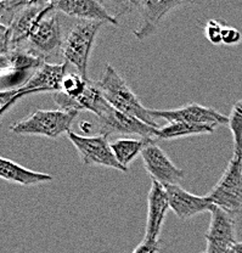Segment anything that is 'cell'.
Instances as JSON below:
<instances>
[{
	"label": "cell",
	"instance_id": "cell-1",
	"mask_svg": "<svg viewBox=\"0 0 242 253\" xmlns=\"http://www.w3.org/2000/svg\"><path fill=\"white\" fill-rule=\"evenodd\" d=\"M99 84L105 97L113 109L125 115L133 116L154 128H161L150 115L149 109L144 107L139 97L133 93L129 85L125 83L122 76L113 68L112 65L106 66Z\"/></svg>",
	"mask_w": 242,
	"mask_h": 253
},
{
	"label": "cell",
	"instance_id": "cell-2",
	"mask_svg": "<svg viewBox=\"0 0 242 253\" xmlns=\"http://www.w3.org/2000/svg\"><path fill=\"white\" fill-rule=\"evenodd\" d=\"M67 75V62L48 63L45 62L31 76L30 79L25 82L18 88L11 90H2L0 94L1 109L0 115L4 116L5 112L18 101L21 97L36 93H57L61 91L62 82Z\"/></svg>",
	"mask_w": 242,
	"mask_h": 253
},
{
	"label": "cell",
	"instance_id": "cell-3",
	"mask_svg": "<svg viewBox=\"0 0 242 253\" xmlns=\"http://www.w3.org/2000/svg\"><path fill=\"white\" fill-rule=\"evenodd\" d=\"M104 25V22L78 20L64 39L61 51L65 62L75 66L78 75L85 79H89L88 65L95 38Z\"/></svg>",
	"mask_w": 242,
	"mask_h": 253
},
{
	"label": "cell",
	"instance_id": "cell-4",
	"mask_svg": "<svg viewBox=\"0 0 242 253\" xmlns=\"http://www.w3.org/2000/svg\"><path fill=\"white\" fill-rule=\"evenodd\" d=\"M77 115V111L37 110L32 115L10 126V131L17 135H38L56 139L71 130Z\"/></svg>",
	"mask_w": 242,
	"mask_h": 253
},
{
	"label": "cell",
	"instance_id": "cell-5",
	"mask_svg": "<svg viewBox=\"0 0 242 253\" xmlns=\"http://www.w3.org/2000/svg\"><path fill=\"white\" fill-rule=\"evenodd\" d=\"M213 205L230 215L242 212V156H234L226 166L222 178L207 194Z\"/></svg>",
	"mask_w": 242,
	"mask_h": 253
},
{
	"label": "cell",
	"instance_id": "cell-6",
	"mask_svg": "<svg viewBox=\"0 0 242 253\" xmlns=\"http://www.w3.org/2000/svg\"><path fill=\"white\" fill-rule=\"evenodd\" d=\"M57 12L59 11L55 10L54 1H50L44 14L37 22L26 45L21 47H25L43 59L55 55L57 50L62 49L65 38L62 37L61 23L57 17Z\"/></svg>",
	"mask_w": 242,
	"mask_h": 253
},
{
	"label": "cell",
	"instance_id": "cell-7",
	"mask_svg": "<svg viewBox=\"0 0 242 253\" xmlns=\"http://www.w3.org/2000/svg\"><path fill=\"white\" fill-rule=\"evenodd\" d=\"M67 136L75 145L81 162L85 166H101V167L113 168L121 172H128V169H125L116 158L111 144L107 140V136L102 134L91 136L80 135L72 130L68 131Z\"/></svg>",
	"mask_w": 242,
	"mask_h": 253
},
{
	"label": "cell",
	"instance_id": "cell-8",
	"mask_svg": "<svg viewBox=\"0 0 242 253\" xmlns=\"http://www.w3.org/2000/svg\"><path fill=\"white\" fill-rule=\"evenodd\" d=\"M193 4L191 1H179V0H139L133 1L134 7L139 10L141 16V23L133 31L134 37L139 41L154 36L159 30L163 18L173 10L180 6Z\"/></svg>",
	"mask_w": 242,
	"mask_h": 253
},
{
	"label": "cell",
	"instance_id": "cell-9",
	"mask_svg": "<svg viewBox=\"0 0 242 253\" xmlns=\"http://www.w3.org/2000/svg\"><path fill=\"white\" fill-rule=\"evenodd\" d=\"M152 118H164L168 123L185 122L191 125H204L218 126L229 125V116L222 115L210 107L199 104H189L174 110H150Z\"/></svg>",
	"mask_w": 242,
	"mask_h": 253
},
{
	"label": "cell",
	"instance_id": "cell-10",
	"mask_svg": "<svg viewBox=\"0 0 242 253\" xmlns=\"http://www.w3.org/2000/svg\"><path fill=\"white\" fill-rule=\"evenodd\" d=\"M141 157L144 167L152 180L162 184L164 188L169 185H179V183L185 178V172L177 167L161 147L155 144V141L147 145Z\"/></svg>",
	"mask_w": 242,
	"mask_h": 253
},
{
	"label": "cell",
	"instance_id": "cell-11",
	"mask_svg": "<svg viewBox=\"0 0 242 253\" xmlns=\"http://www.w3.org/2000/svg\"><path fill=\"white\" fill-rule=\"evenodd\" d=\"M52 97H54V101L56 102L60 110L77 111V112H80V111H90L99 118H104L113 109L106 100V97H105L104 93H102L99 82L89 81L85 91L76 100L70 99L62 91L54 93Z\"/></svg>",
	"mask_w": 242,
	"mask_h": 253
},
{
	"label": "cell",
	"instance_id": "cell-12",
	"mask_svg": "<svg viewBox=\"0 0 242 253\" xmlns=\"http://www.w3.org/2000/svg\"><path fill=\"white\" fill-rule=\"evenodd\" d=\"M210 224L204 235L207 253H226L236 244V228L233 215L214 206L210 212Z\"/></svg>",
	"mask_w": 242,
	"mask_h": 253
},
{
	"label": "cell",
	"instance_id": "cell-13",
	"mask_svg": "<svg viewBox=\"0 0 242 253\" xmlns=\"http://www.w3.org/2000/svg\"><path fill=\"white\" fill-rule=\"evenodd\" d=\"M160 128L146 125L143 121L133 117V116L125 115L120 112L116 109H112L109 115L104 118H99V134L105 136L113 135H138L143 139L157 138Z\"/></svg>",
	"mask_w": 242,
	"mask_h": 253
},
{
	"label": "cell",
	"instance_id": "cell-14",
	"mask_svg": "<svg viewBox=\"0 0 242 253\" xmlns=\"http://www.w3.org/2000/svg\"><path fill=\"white\" fill-rule=\"evenodd\" d=\"M169 208V200L165 188L162 184L152 180L151 189L147 195V218L144 237L145 241L160 242L163 223Z\"/></svg>",
	"mask_w": 242,
	"mask_h": 253
},
{
	"label": "cell",
	"instance_id": "cell-15",
	"mask_svg": "<svg viewBox=\"0 0 242 253\" xmlns=\"http://www.w3.org/2000/svg\"><path fill=\"white\" fill-rule=\"evenodd\" d=\"M54 6L56 11L78 20L118 25L117 17L110 14L105 2L97 0H59L54 1Z\"/></svg>",
	"mask_w": 242,
	"mask_h": 253
},
{
	"label": "cell",
	"instance_id": "cell-16",
	"mask_svg": "<svg viewBox=\"0 0 242 253\" xmlns=\"http://www.w3.org/2000/svg\"><path fill=\"white\" fill-rule=\"evenodd\" d=\"M50 1H31L15 16L10 28V51L26 45L37 22L44 14Z\"/></svg>",
	"mask_w": 242,
	"mask_h": 253
},
{
	"label": "cell",
	"instance_id": "cell-17",
	"mask_svg": "<svg viewBox=\"0 0 242 253\" xmlns=\"http://www.w3.org/2000/svg\"><path fill=\"white\" fill-rule=\"evenodd\" d=\"M169 206L180 219L186 220L203 212H212L214 205L207 196H196L179 185L165 186Z\"/></svg>",
	"mask_w": 242,
	"mask_h": 253
},
{
	"label": "cell",
	"instance_id": "cell-18",
	"mask_svg": "<svg viewBox=\"0 0 242 253\" xmlns=\"http://www.w3.org/2000/svg\"><path fill=\"white\" fill-rule=\"evenodd\" d=\"M0 178L10 183L20 184L23 186H33L37 184L52 181L50 174L34 172L27 169L18 163L11 160L1 157L0 158Z\"/></svg>",
	"mask_w": 242,
	"mask_h": 253
},
{
	"label": "cell",
	"instance_id": "cell-19",
	"mask_svg": "<svg viewBox=\"0 0 242 253\" xmlns=\"http://www.w3.org/2000/svg\"><path fill=\"white\" fill-rule=\"evenodd\" d=\"M44 63L45 61L43 57L37 56L25 47H17L0 56V68L2 73L6 71L9 73L21 72V71H27L31 68L38 70Z\"/></svg>",
	"mask_w": 242,
	"mask_h": 253
},
{
	"label": "cell",
	"instance_id": "cell-20",
	"mask_svg": "<svg viewBox=\"0 0 242 253\" xmlns=\"http://www.w3.org/2000/svg\"><path fill=\"white\" fill-rule=\"evenodd\" d=\"M154 142L152 139H117V140L111 142L112 151L115 154L118 162L128 169L129 165L135 160L139 155L143 154L145 147L149 144Z\"/></svg>",
	"mask_w": 242,
	"mask_h": 253
},
{
	"label": "cell",
	"instance_id": "cell-21",
	"mask_svg": "<svg viewBox=\"0 0 242 253\" xmlns=\"http://www.w3.org/2000/svg\"><path fill=\"white\" fill-rule=\"evenodd\" d=\"M215 128L204 125H191L185 122L168 123L159 129L157 139L162 140H174V139L186 138L190 135H202V134H213Z\"/></svg>",
	"mask_w": 242,
	"mask_h": 253
},
{
	"label": "cell",
	"instance_id": "cell-22",
	"mask_svg": "<svg viewBox=\"0 0 242 253\" xmlns=\"http://www.w3.org/2000/svg\"><path fill=\"white\" fill-rule=\"evenodd\" d=\"M228 126L233 134L234 156H242V99L234 104Z\"/></svg>",
	"mask_w": 242,
	"mask_h": 253
},
{
	"label": "cell",
	"instance_id": "cell-23",
	"mask_svg": "<svg viewBox=\"0 0 242 253\" xmlns=\"http://www.w3.org/2000/svg\"><path fill=\"white\" fill-rule=\"evenodd\" d=\"M90 79H85L78 73H67L62 82L61 91L70 99L76 100L83 95Z\"/></svg>",
	"mask_w": 242,
	"mask_h": 253
},
{
	"label": "cell",
	"instance_id": "cell-24",
	"mask_svg": "<svg viewBox=\"0 0 242 253\" xmlns=\"http://www.w3.org/2000/svg\"><path fill=\"white\" fill-rule=\"evenodd\" d=\"M223 30H224V26L220 25L218 21L210 20L207 22L206 28V37L208 38V41L214 45L223 43Z\"/></svg>",
	"mask_w": 242,
	"mask_h": 253
},
{
	"label": "cell",
	"instance_id": "cell-25",
	"mask_svg": "<svg viewBox=\"0 0 242 253\" xmlns=\"http://www.w3.org/2000/svg\"><path fill=\"white\" fill-rule=\"evenodd\" d=\"M242 41L241 32L233 27H224L223 30V43L226 45H235Z\"/></svg>",
	"mask_w": 242,
	"mask_h": 253
},
{
	"label": "cell",
	"instance_id": "cell-26",
	"mask_svg": "<svg viewBox=\"0 0 242 253\" xmlns=\"http://www.w3.org/2000/svg\"><path fill=\"white\" fill-rule=\"evenodd\" d=\"M0 51L1 55L10 51V28L0 23Z\"/></svg>",
	"mask_w": 242,
	"mask_h": 253
},
{
	"label": "cell",
	"instance_id": "cell-27",
	"mask_svg": "<svg viewBox=\"0 0 242 253\" xmlns=\"http://www.w3.org/2000/svg\"><path fill=\"white\" fill-rule=\"evenodd\" d=\"M160 251V242H149L143 240L133 253H157Z\"/></svg>",
	"mask_w": 242,
	"mask_h": 253
},
{
	"label": "cell",
	"instance_id": "cell-28",
	"mask_svg": "<svg viewBox=\"0 0 242 253\" xmlns=\"http://www.w3.org/2000/svg\"><path fill=\"white\" fill-rule=\"evenodd\" d=\"M91 126H93V125H91V123H89V122H81V130L85 131L86 134L90 133L91 129H93V128H91Z\"/></svg>",
	"mask_w": 242,
	"mask_h": 253
},
{
	"label": "cell",
	"instance_id": "cell-29",
	"mask_svg": "<svg viewBox=\"0 0 242 253\" xmlns=\"http://www.w3.org/2000/svg\"><path fill=\"white\" fill-rule=\"evenodd\" d=\"M203 253H207V252H203Z\"/></svg>",
	"mask_w": 242,
	"mask_h": 253
}]
</instances>
